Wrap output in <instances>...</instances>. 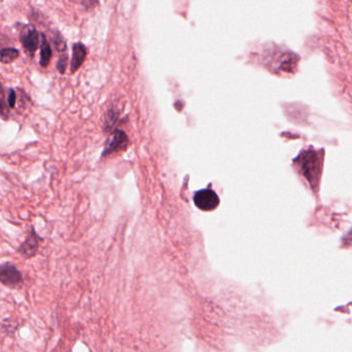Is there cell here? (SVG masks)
Listing matches in <instances>:
<instances>
[{
    "mask_svg": "<svg viewBox=\"0 0 352 352\" xmlns=\"http://www.w3.org/2000/svg\"><path fill=\"white\" fill-rule=\"evenodd\" d=\"M294 162L298 164L300 173L309 181L312 188L316 189L322 170V157L319 156L318 152L313 149L306 150Z\"/></svg>",
    "mask_w": 352,
    "mask_h": 352,
    "instance_id": "cell-1",
    "label": "cell"
},
{
    "mask_svg": "<svg viewBox=\"0 0 352 352\" xmlns=\"http://www.w3.org/2000/svg\"><path fill=\"white\" fill-rule=\"evenodd\" d=\"M129 145V138L126 133L120 129H117L111 135L110 139L107 142L106 147L102 152V157L112 155L115 153H120L125 151Z\"/></svg>",
    "mask_w": 352,
    "mask_h": 352,
    "instance_id": "cell-2",
    "label": "cell"
},
{
    "mask_svg": "<svg viewBox=\"0 0 352 352\" xmlns=\"http://www.w3.org/2000/svg\"><path fill=\"white\" fill-rule=\"evenodd\" d=\"M195 205L201 211H213L219 206L220 199L217 193L211 189H201L193 197Z\"/></svg>",
    "mask_w": 352,
    "mask_h": 352,
    "instance_id": "cell-3",
    "label": "cell"
},
{
    "mask_svg": "<svg viewBox=\"0 0 352 352\" xmlns=\"http://www.w3.org/2000/svg\"><path fill=\"white\" fill-rule=\"evenodd\" d=\"M20 41L26 52L34 55L40 45V34L34 26L25 25L20 32Z\"/></svg>",
    "mask_w": 352,
    "mask_h": 352,
    "instance_id": "cell-4",
    "label": "cell"
},
{
    "mask_svg": "<svg viewBox=\"0 0 352 352\" xmlns=\"http://www.w3.org/2000/svg\"><path fill=\"white\" fill-rule=\"evenodd\" d=\"M87 57V49L81 43H77L73 47V57L71 61V73L74 74L82 67Z\"/></svg>",
    "mask_w": 352,
    "mask_h": 352,
    "instance_id": "cell-5",
    "label": "cell"
},
{
    "mask_svg": "<svg viewBox=\"0 0 352 352\" xmlns=\"http://www.w3.org/2000/svg\"><path fill=\"white\" fill-rule=\"evenodd\" d=\"M1 279H3V283L8 284V285H16L21 280V276L16 267L8 265V267H3V272H1Z\"/></svg>",
    "mask_w": 352,
    "mask_h": 352,
    "instance_id": "cell-6",
    "label": "cell"
},
{
    "mask_svg": "<svg viewBox=\"0 0 352 352\" xmlns=\"http://www.w3.org/2000/svg\"><path fill=\"white\" fill-rule=\"evenodd\" d=\"M52 59V49L50 44L47 41L46 36H43L42 49H41V60L40 63L43 67H47Z\"/></svg>",
    "mask_w": 352,
    "mask_h": 352,
    "instance_id": "cell-7",
    "label": "cell"
},
{
    "mask_svg": "<svg viewBox=\"0 0 352 352\" xmlns=\"http://www.w3.org/2000/svg\"><path fill=\"white\" fill-rule=\"evenodd\" d=\"M19 57V51L15 48H5L1 51V63L8 65L15 61Z\"/></svg>",
    "mask_w": 352,
    "mask_h": 352,
    "instance_id": "cell-8",
    "label": "cell"
},
{
    "mask_svg": "<svg viewBox=\"0 0 352 352\" xmlns=\"http://www.w3.org/2000/svg\"><path fill=\"white\" fill-rule=\"evenodd\" d=\"M118 117L119 113L117 111L112 110V109L108 111L106 115V120H104V129H106V131H110L114 127Z\"/></svg>",
    "mask_w": 352,
    "mask_h": 352,
    "instance_id": "cell-9",
    "label": "cell"
},
{
    "mask_svg": "<svg viewBox=\"0 0 352 352\" xmlns=\"http://www.w3.org/2000/svg\"><path fill=\"white\" fill-rule=\"evenodd\" d=\"M38 246V242H36V236L34 232H32V236L26 240V242L24 243L23 248L24 253L28 252H34V247Z\"/></svg>",
    "mask_w": 352,
    "mask_h": 352,
    "instance_id": "cell-10",
    "label": "cell"
},
{
    "mask_svg": "<svg viewBox=\"0 0 352 352\" xmlns=\"http://www.w3.org/2000/svg\"><path fill=\"white\" fill-rule=\"evenodd\" d=\"M8 106H10V108L14 109L16 106V102H17V94H16L15 90L10 89L9 92H8V98H7Z\"/></svg>",
    "mask_w": 352,
    "mask_h": 352,
    "instance_id": "cell-11",
    "label": "cell"
},
{
    "mask_svg": "<svg viewBox=\"0 0 352 352\" xmlns=\"http://www.w3.org/2000/svg\"><path fill=\"white\" fill-rule=\"evenodd\" d=\"M67 55H63V56L59 58L58 63H57V69L60 72L61 74L65 73V69H67Z\"/></svg>",
    "mask_w": 352,
    "mask_h": 352,
    "instance_id": "cell-12",
    "label": "cell"
}]
</instances>
